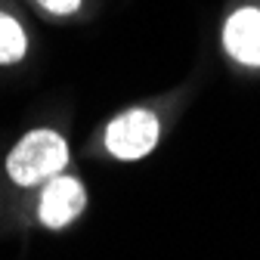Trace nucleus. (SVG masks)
I'll list each match as a JSON object with an SVG mask.
<instances>
[{
    "mask_svg": "<svg viewBox=\"0 0 260 260\" xmlns=\"http://www.w3.org/2000/svg\"><path fill=\"white\" fill-rule=\"evenodd\" d=\"M84 186L72 177H56L50 180V186L44 189V199H41V220L53 230H62L69 226L81 211H84Z\"/></svg>",
    "mask_w": 260,
    "mask_h": 260,
    "instance_id": "3",
    "label": "nucleus"
},
{
    "mask_svg": "<svg viewBox=\"0 0 260 260\" xmlns=\"http://www.w3.org/2000/svg\"><path fill=\"white\" fill-rule=\"evenodd\" d=\"M223 44L233 59L260 65V10H239L223 31Z\"/></svg>",
    "mask_w": 260,
    "mask_h": 260,
    "instance_id": "4",
    "label": "nucleus"
},
{
    "mask_svg": "<svg viewBox=\"0 0 260 260\" xmlns=\"http://www.w3.org/2000/svg\"><path fill=\"white\" fill-rule=\"evenodd\" d=\"M25 56V31L16 19L0 16V62H16Z\"/></svg>",
    "mask_w": 260,
    "mask_h": 260,
    "instance_id": "5",
    "label": "nucleus"
},
{
    "mask_svg": "<svg viewBox=\"0 0 260 260\" xmlns=\"http://www.w3.org/2000/svg\"><path fill=\"white\" fill-rule=\"evenodd\" d=\"M158 143V121L152 112H127V115H118L109 130H106V146L115 158H124V161H134V158H143L155 149Z\"/></svg>",
    "mask_w": 260,
    "mask_h": 260,
    "instance_id": "2",
    "label": "nucleus"
},
{
    "mask_svg": "<svg viewBox=\"0 0 260 260\" xmlns=\"http://www.w3.org/2000/svg\"><path fill=\"white\" fill-rule=\"evenodd\" d=\"M38 4H41L44 10H50V13L65 16V13H75V10L81 7V0H38Z\"/></svg>",
    "mask_w": 260,
    "mask_h": 260,
    "instance_id": "6",
    "label": "nucleus"
},
{
    "mask_svg": "<svg viewBox=\"0 0 260 260\" xmlns=\"http://www.w3.org/2000/svg\"><path fill=\"white\" fill-rule=\"evenodd\" d=\"M65 161H69V149H65V140L56 137L53 130H35L28 134L7 158V171L19 186H31L56 177Z\"/></svg>",
    "mask_w": 260,
    "mask_h": 260,
    "instance_id": "1",
    "label": "nucleus"
}]
</instances>
